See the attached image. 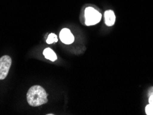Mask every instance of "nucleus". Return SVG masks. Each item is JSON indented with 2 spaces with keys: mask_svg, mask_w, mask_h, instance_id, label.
I'll return each mask as SVG.
<instances>
[{
  "mask_svg": "<svg viewBox=\"0 0 153 115\" xmlns=\"http://www.w3.org/2000/svg\"><path fill=\"white\" fill-rule=\"evenodd\" d=\"M48 94L40 85H33L28 90L26 94L28 104L33 107H37L48 102Z\"/></svg>",
  "mask_w": 153,
  "mask_h": 115,
  "instance_id": "1",
  "label": "nucleus"
},
{
  "mask_svg": "<svg viewBox=\"0 0 153 115\" xmlns=\"http://www.w3.org/2000/svg\"><path fill=\"white\" fill-rule=\"evenodd\" d=\"M102 19V14L93 7H88L85 10V23L86 26H93L98 24Z\"/></svg>",
  "mask_w": 153,
  "mask_h": 115,
  "instance_id": "2",
  "label": "nucleus"
},
{
  "mask_svg": "<svg viewBox=\"0 0 153 115\" xmlns=\"http://www.w3.org/2000/svg\"><path fill=\"white\" fill-rule=\"evenodd\" d=\"M12 64V59L8 55H4L0 58V80L5 79Z\"/></svg>",
  "mask_w": 153,
  "mask_h": 115,
  "instance_id": "3",
  "label": "nucleus"
},
{
  "mask_svg": "<svg viewBox=\"0 0 153 115\" xmlns=\"http://www.w3.org/2000/svg\"><path fill=\"white\" fill-rule=\"evenodd\" d=\"M60 39L65 44H71L74 42L75 37L71 33V31L68 28H64L61 30L59 33Z\"/></svg>",
  "mask_w": 153,
  "mask_h": 115,
  "instance_id": "4",
  "label": "nucleus"
},
{
  "mask_svg": "<svg viewBox=\"0 0 153 115\" xmlns=\"http://www.w3.org/2000/svg\"><path fill=\"white\" fill-rule=\"evenodd\" d=\"M105 23L108 26H113L116 21V16L113 11L111 10H106L104 13Z\"/></svg>",
  "mask_w": 153,
  "mask_h": 115,
  "instance_id": "5",
  "label": "nucleus"
},
{
  "mask_svg": "<svg viewBox=\"0 0 153 115\" xmlns=\"http://www.w3.org/2000/svg\"><path fill=\"white\" fill-rule=\"evenodd\" d=\"M43 54H44V57H46V59L51 60L52 62H55L57 59V55H56L55 52L50 48H47L45 49L44 52H43Z\"/></svg>",
  "mask_w": 153,
  "mask_h": 115,
  "instance_id": "6",
  "label": "nucleus"
},
{
  "mask_svg": "<svg viewBox=\"0 0 153 115\" xmlns=\"http://www.w3.org/2000/svg\"><path fill=\"white\" fill-rule=\"evenodd\" d=\"M57 41H58V39H57V35L54 33H51L48 35V38H47L46 43L48 44H53V43L57 42Z\"/></svg>",
  "mask_w": 153,
  "mask_h": 115,
  "instance_id": "7",
  "label": "nucleus"
},
{
  "mask_svg": "<svg viewBox=\"0 0 153 115\" xmlns=\"http://www.w3.org/2000/svg\"><path fill=\"white\" fill-rule=\"evenodd\" d=\"M146 113L148 115H153V105L148 104L146 107Z\"/></svg>",
  "mask_w": 153,
  "mask_h": 115,
  "instance_id": "8",
  "label": "nucleus"
},
{
  "mask_svg": "<svg viewBox=\"0 0 153 115\" xmlns=\"http://www.w3.org/2000/svg\"><path fill=\"white\" fill-rule=\"evenodd\" d=\"M148 102H149V104L153 105V94L150 96L149 99H148Z\"/></svg>",
  "mask_w": 153,
  "mask_h": 115,
  "instance_id": "9",
  "label": "nucleus"
},
{
  "mask_svg": "<svg viewBox=\"0 0 153 115\" xmlns=\"http://www.w3.org/2000/svg\"><path fill=\"white\" fill-rule=\"evenodd\" d=\"M148 94H149V96L152 95V94H153V87L150 88L149 91H148Z\"/></svg>",
  "mask_w": 153,
  "mask_h": 115,
  "instance_id": "10",
  "label": "nucleus"
}]
</instances>
